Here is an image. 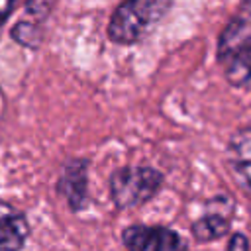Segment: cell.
Wrapping results in <instances>:
<instances>
[{"instance_id":"cell-1","label":"cell","mask_w":251,"mask_h":251,"mask_svg":"<svg viewBox=\"0 0 251 251\" xmlns=\"http://www.w3.org/2000/svg\"><path fill=\"white\" fill-rule=\"evenodd\" d=\"M173 0H124L110 18L108 37L120 45L143 39L169 12Z\"/></svg>"},{"instance_id":"cell-2","label":"cell","mask_w":251,"mask_h":251,"mask_svg":"<svg viewBox=\"0 0 251 251\" xmlns=\"http://www.w3.org/2000/svg\"><path fill=\"white\" fill-rule=\"evenodd\" d=\"M163 184V175L153 167H122L110 176V196L120 210L135 208L153 198Z\"/></svg>"},{"instance_id":"cell-3","label":"cell","mask_w":251,"mask_h":251,"mask_svg":"<svg viewBox=\"0 0 251 251\" xmlns=\"http://www.w3.org/2000/svg\"><path fill=\"white\" fill-rule=\"evenodd\" d=\"M122 241L127 251H182L178 233L163 226H129Z\"/></svg>"},{"instance_id":"cell-4","label":"cell","mask_w":251,"mask_h":251,"mask_svg":"<svg viewBox=\"0 0 251 251\" xmlns=\"http://www.w3.org/2000/svg\"><path fill=\"white\" fill-rule=\"evenodd\" d=\"M86 186H88V175H86V161H69L61 169V176L57 182V190L61 196H65L71 210L78 212L86 202Z\"/></svg>"},{"instance_id":"cell-5","label":"cell","mask_w":251,"mask_h":251,"mask_svg":"<svg viewBox=\"0 0 251 251\" xmlns=\"http://www.w3.org/2000/svg\"><path fill=\"white\" fill-rule=\"evenodd\" d=\"M29 235V226L25 216L6 204L0 202V251H20Z\"/></svg>"},{"instance_id":"cell-6","label":"cell","mask_w":251,"mask_h":251,"mask_svg":"<svg viewBox=\"0 0 251 251\" xmlns=\"http://www.w3.org/2000/svg\"><path fill=\"white\" fill-rule=\"evenodd\" d=\"M227 159L233 173L251 190V127L239 129L231 135L227 145Z\"/></svg>"},{"instance_id":"cell-7","label":"cell","mask_w":251,"mask_h":251,"mask_svg":"<svg viewBox=\"0 0 251 251\" xmlns=\"http://www.w3.org/2000/svg\"><path fill=\"white\" fill-rule=\"evenodd\" d=\"M251 47V22L245 18H233L224 33L220 35V43H218V57L222 61L229 59L231 55L249 49Z\"/></svg>"},{"instance_id":"cell-8","label":"cell","mask_w":251,"mask_h":251,"mask_svg":"<svg viewBox=\"0 0 251 251\" xmlns=\"http://www.w3.org/2000/svg\"><path fill=\"white\" fill-rule=\"evenodd\" d=\"M224 63H226L227 80L235 86H243L251 90V47L231 55Z\"/></svg>"},{"instance_id":"cell-9","label":"cell","mask_w":251,"mask_h":251,"mask_svg":"<svg viewBox=\"0 0 251 251\" xmlns=\"http://www.w3.org/2000/svg\"><path fill=\"white\" fill-rule=\"evenodd\" d=\"M229 229V220L220 214V212H214V214H208L204 218H200L198 222H194L192 226V233L198 241H210V239H218L222 237L226 231Z\"/></svg>"},{"instance_id":"cell-10","label":"cell","mask_w":251,"mask_h":251,"mask_svg":"<svg viewBox=\"0 0 251 251\" xmlns=\"http://www.w3.org/2000/svg\"><path fill=\"white\" fill-rule=\"evenodd\" d=\"M53 2L55 0H27V4H25V16L27 18H24V22L41 27V22L49 16Z\"/></svg>"},{"instance_id":"cell-11","label":"cell","mask_w":251,"mask_h":251,"mask_svg":"<svg viewBox=\"0 0 251 251\" xmlns=\"http://www.w3.org/2000/svg\"><path fill=\"white\" fill-rule=\"evenodd\" d=\"M227 251H249V243H247V237H245V235H241V233H235V235L229 239Z\"/></svg>"},{"instance_id":"cell-12","label":"cell","mask_w":251,"mask_h":251,"mask_svg":"<svg viewBox=\"0 0 251 251\" xmlns=\"http://www.w3.org/2000/svg\"><path fill=\"white\" fill-rule=\"evenodd\" d=\"M16 0H0V25L6 22V18L12 14Z\"/></svg>"},{"instance_id":"cell-13","label":"cell","mask_w":251,"mask_h":251,"mask_svg":"<svg viewBox=\"0 0 251 251\" xmlns=\"http://www.w3.org/2000/svg\"><path fill=\"white\" fill-rule=\"evenodd\" d=\"M247 8H249V10H251V0H247Z\"/></svg>"}]
</instances>
